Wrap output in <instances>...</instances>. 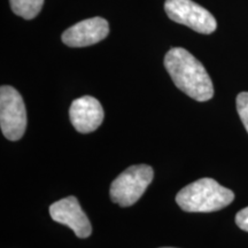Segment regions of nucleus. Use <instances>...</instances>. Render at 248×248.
Masks as SVG:
<instances>
[{"label": "nucleus", "mask_w": 248, "mask_h": 248, "mask_svg": "<svg viewBox=\"0 0 248 248\" xmlns=\"http://www.w3.org/2000/svg\"><path fill=\"white\" fill-rule=\"evenodd\" d=\"M162 248H172V247H162Z\"/></svg>", "instance_id": "12"}, {"label": "nucleus", "mask_w": 248, "mask_h": 248, "mask_svg": "<svg viewBox=\"0 0 248 248\" xmlns=\"http://www.w3.org/2000/svg\"><path fill=\"white\" fill-rule=\"evenodd\" d=\"M237 110L248 132V92H240L237 97Z\"/></svg>", "instance_id": "10"}, {"label": "nucleus", "mask_w": 248, "mask_h": 248, "mask_svg": "<svg viewBox=\"0 0 248 248\" xmlns=\"http://www.w3.org/2000/svg\"><path fill=\"white\" fill-rule=\"evenodd\" d=\"M73 126L80 133L95 131L104 121V108L95 98L84 95L75 99L69 109Z\"/></svg>", "instance_id": "8"}, {"label": "nucleus", "mask_w": 248, "mask_h": 248, "mask_svg": "<svg viewBox=\"0 0 248 248\" xmlns=\"http://www.w3.org/2000/svg\"><path fill=\"white\" fill-rule=\"evenodd\" d=\"M164 67L177 88L194 100L208 101L214 95V86L202 63L190 52L173 47L164 57Z\"/></svg>", "instance_id": "1"}, {"label": "nucleus", "mask_w": 248, "mask_h": 248, "mask_svg": "<svg viewBox=\"0 0 248 248\" xmlns=\"http://www.w3.org/2000/svg\"><path fill=\"white\" fill-rule=\"evenodd\" d=\"M12 11L18 16L32 20L42 11L44 0H9Z\"/></svg>", "instance_id": "9"}, {"label": "nucleus", "mask_w": 248, "mask_h": 248, "mask_svg": "<svg viewBox=\"0 0 248 248\" xmlns=\"http://www.w3.org/2000/svg\"><path fill=\"white\" fill-rule=\"evenodd\" d=\"M164 11L170 20L184 24L199 33L209 35L217 28L213 14L192 0H166Z\"/></svg>", "instance_id": "5"}, {"label": "nucleus", "mask_w": 248, "mask_h": 248, "mask_svg": "<svg viewBox=\"0 0 248 248\" xmlns=\"http://www.w3.org/2000/svg\"><path fill=\"white\" fill-rule=\"evenodd\" d=\"M234 200V193L213 178H201L186 185L176 195L178 206L188 213L221 210Z\"/></svg>", "instance_id": "2"}, {"label": "nucleus", "mask_w": 248, "mask_h": 248, "mask_svg": "<svg viewBox=\"0 0 248 248\" xmlns=\"http://www.w3.org/2000/svg\"><path fill=\"white\" fill-rule=\"evenodd\" d=\"M49 215L53 221L70 228L78 238L91 235V223L83 212L78 200L73 195L52 203L49 206Z\"/></svg>", "instance_id": "6"}, {"label": "nucleus", "mask_w": 248, "mask_h": 248, "mask_svg": "<svg viewBox=\"0 0 248 248\" xmlns=\"http://www.w3.org/2000/svg\"><path fill=\"white\" fill-rule=\"evenodd\" d=\"M109 33V24L102 17L86 18L62 33V42L70 47H85L101 42Z\"/></svg>", "instance_id": "7"}, {"label": "nucleus", "mask_w": 248, "mask_h": 248, "mask_svg": "<svg viewBox=\"0 0 248 248\" xmlns=\"http://www.w3.org/2000/svg\"><path fill=\"white\" fill-rule=\"evenodd\" d=\"M0 126L8 140L17 141L27 129V110L16 89L2 85L0 89Z\"/></svg>", "instance_id": "4"}, {"label": "nucleus", "mask_w": 248, "mask_h": 248, "mask_svg": "<svg viewBox=\"0 0 248 248\" xmlns=\"http://www.w3.org/2000/svg\"><path fill=\"white\" fill-rule=\"evenodd\" d=\"M154 171L147 164L131 166L120 173L110 185V199L121 207H129L140 199L153 181Z\"/></svg>", "instance_id": "3"}, {"label": "nucleus", "mask_w": 248, "mask_h": 248, "mask_svg": "<svg viewBox=\"0 0 248 248\" xmlns=\"http://www.w3.org/2000/svg\"><path fill=\"white\" fill-rule=\"evenodd\" d=\"M235 223L241 230L248 232V207L241 209L235 215Z\"/></svg>", "instance_id": "11"}]
</instances>
